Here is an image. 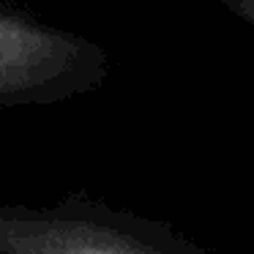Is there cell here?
I'll use <instances>...</instances> for the list:
<instances>
[{
  "label": "cell",
  "instance_id": "1",
  "mask_svg": "<svg viewBox=\"0 0 254 254\" xmlns=\"http://www.w3.org/2000/svg\"><path fill=\"white\" fill-rule=\"evenodd\" d=\"M0 254H216L170 221L112 208L88 191L52 205L0 202Z\"/></svg>",
  "mask_w": 254,
  "mask_h": 254
},
{
  "label": "cell",
  "instance_id": "2",
  "mask_svg": "<svg viewBox=\"0 0 254 254\" xmlns=\"http://www.w3.org/2000/svg\"><path fill=\"white\" fill-rule=\"evenodd\" d=\"M107 77L110 55L101 44L0 0V110L71 101L99 90Z\"/></svg>",
  "mask_w": 254,
  "mask_h": 254
},
{
  "label": "cell",
  "instance_id": "3",
  "mask_svg": "<svg viewBox=\"0 0 254 254\" xmlns=\"http://www.w3.org/2000/svg\"><path fill=\"white\" fill-rule=\"evenodd\" d=\"M213 3H219V6L227 8L232 17H238L241 22H246L249 28H254V0H213Z\"/></svg>",
  "mask_w": 254,
  "mask_h": 254
}]
</instances>
